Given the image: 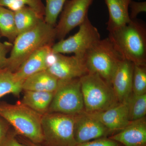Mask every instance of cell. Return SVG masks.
Instances as JSON below:
<instances>
[{
	"instance_id": "29",
	"label": "cell",
	"mask_w": 146,
	"mask_h": 146,
	"mask_svg": "<svg viewBox=\"0 0 146 146\" xmlns=\"http://www.w3.org/2000/svg\"><path fill=\"white\" fill-rule=\"evenodd\" d=\"M0 146H27L21 144L16 139L14 134L8 133L0 143Z\"/></svg>"
},
{
	"instance_id": "16",
	"label": "cell",
	"mask_w": 146,
	"mask_h": 146,
	"mask_svg": "<svg viewBox=\"0 0 146 146\" xmlns=\"http://www.w3.org/2000/svg\"><path fill=\"white\" fill-rule=\"evenodd\" d=\"M104 1L109 13L107 28L109 32L124 26L131 21L129 13L131 0Z\"/></svg>"
},
{
	"instance_id": "8",
	"label": "cell",
	"mask_w": 146,
	"mask_h": 146,
	"mask_svg": "<svg viewBox=\"0 0 146 146\" xmlns=\"http://www.w3.org/2000/svg\"><path fill=\"white\" fill-rule=\"evenodd\" d=\"M100 39V35L98 29L87 17L80 26L76 34L54 44L52 51L55 54L73 53L84 61L86 53Z\"/></svg>"
},
{
	"instance_id": "12",
	"label": "cell",
	"mask_w": 146,
	"mask_h": 146,
	"mask_svg": "<svg viewBox=\"0 0 146 146\" xmlns=\"http://www.w3.org/2000/svg\"><path fill=\"white\" fill-rule=\"evenodd\" d=\"M89 114L99 121L111 132L119 131L131 122L129 98L107 110Z\"/></svg>"
},
{
	"instance_id": "1",
	"label": "cell",
	"mask_w": 146,
	"mask_h": 146,
	"mask_svg": "<svg viewBox=\"0 0 146 146\" xmlns=\"http://www.w3.org/2000/svg\"><path fill=\"white\" fill-rule=\"evenodd\" d=\"M56 39L55 27L42 20L32 28L17 36L5 68L14 72L37 50L45 46H52Z\"/></svg>"
},
{
	"instance_id": "10",
	"label": "cell",
	"mask_w": 146,
	"mask_h": 146,
	"mask_svg": "<svg viewBox=\"0 0 146 146\" xmlns=\"http://www.w3.org/2000/svg\"><path fill=\"white\" fill-rule=\"evenodd\" d=\"M54 54V59L46 70L58 80L80 78L88 73L83 60L76 56Z\"/></svg>"
},
{
	"instance_id": "2",
	"label": "cell",
	"mask_w": 146,
	"mask_h": 146,
	"mask_svg": "<svg viewBox=\"0 0 146 146\" xmlns=\"http://www.w3.org/2000/svg\"><path fill=\"white\" fill-rule=\"evenodd\" d=\"M110 38L125 59L135 65L146 66V29L135 20L109 32Z\"/></svg>"
},
{
	"instance_id": "25",
	"label": "cell",
	"mask_w": 146,
	"mask_h": 146,
	"mask_svg": "<svg viewBox=\"0 0 146 146\" xmlns=\"http://www.w3.org/2000/svg\"><path fill=\"white\" fill-rule=\"evenodd\" d=\"M132 91L136 96L146 94V66L134 65Z\"/></svg>"
},
{
	"instance_id": "7",
	"label": "cell",
	"mask_w": 146,
	"mask_h": 146,
	"mask_svg": "<svg viewBox=\"0 0 146 146\" xmlns=\"http://www.w3.org/2000/svg\"><path fill=\"white\" fill-rule=\"evenodd\" d=\"M84 111L80 78L59 80L48 111L76 115Z\"/></svg>"
},
{
	"instance_id": "13",
	"label": "cell",
	"mask_w": 146,
	"mask_h": 146,
	"mask_svg": "<svg viewBox=\"0 0 146 146\" xmlns=\"http://www.w3.org/2000/svg\"><path fill=\"white\" fill-rule=\"evenodd\" d=\"M134 66L133 63L124 59L113 75L111 86L119 102L127 100L132 94Z\"/></svg>"
},
{
	"instance_id": "5",
	"label": "cell",
	"mask_w": 146,
	"mask_h": 146,
	"mask_svg": "<svg viewBox=\"0 0 146 146\" xmlns=\"http://www.w3.org/2000/svg\"><path fill=\"white\" fill-rule=\"evenodd\" d=\"M80 80L87 113L105 111L120 103L111 84L97 74L87 73Z\"/></svg>"
},
{
	"instance_id": "9",
	"label": "cell",
	"mask_w": 146,
	"mask_h": 146,
	"mask_svg": "<svg viewBox=\"0 0 146 146\" xmlns=\"http://www.w3.org/2000/svg\"><path fill=\"white\" fill-rule=\"evenodd\" d=\"M94 0H70L66 1L59 22L55 27L56 38L59 40L75 28L80 26L88 17L89 7Z\"/></svg>"
},
{
	"instance_id": "11",
	"label": "cell",
	"mask_w": 146,
	"mask_h": 146,
	"mask_svg": "<svg viewBox=\"0 0 146 146\" xmlns=\"http://www.w3.org/2000/svg\"><path fill=\"white\" fill-rule=\"evenodd\" d=\"M111 132L99 121L85 111L75 115L74 136L77 144L106 137Z\"/></svg>"
},
{
	"instance_id": "27",
	"label": "cell",
	"mask_w": 146,
	"mask_h": 146,
	"mask_svg": "<svg viewBox=\"0 0 146 146\" xmlns=\"http://www.w3.org/2000/svg\"><path fill=\"white\" fill-rule=\"evenodd\" d=\"M130 9L129 17L131 20H135L138 14L146 11V2H137L131 0L129 3Z\"/></svg>"
},
{
	"instance_id": "26",
	"label": "cell",
	"mask_w": 146,
	"mask_h": 146,
	"mask_svg": "<svg viewBox=\"0 0 146 146\" xmlns=\"http://www.w3.org/2000/svg\"><path fill=\"white\" fill-rule=\"evenodd\" d=\"M76 146H120V144L109 138L103 137L78 144Z\"/></svg>"
},
{
	"instance_id": "32",
	"label": "cell",
	"mask_w": 146,
	"mask_h": 146,
	"mask_svg": "<svg viewBox=\"0 0 146 146\" xmlns=\"http://www.w3.org/2000/svg\"><path fill=\"white\" fill-rule=\"evenodd\" d=\"M1 34H0V38H1Z\"/></svg>"
},
{
	"instance_id": "18",
	"label": "cell",
	"mask_w": 146,
	"mask_h": 146,
	"mask_svg": "<svg viewBox=\"0 0 146 146\" xmlns=\"http://www.w3.org/2000/svg\"><path fill=\"white\" fill-rule=\"evenodd\" d=\"M21 101L23 104L42 115L48 113L54 92L23 91Z\"/></svg>"
},
{
	"instance_id": "20",
	"label": "cell",
	"mask_w": 146,
	"mask_h": 146,
	"mask_svg": "<svg viewBox=\"0 0 146 146\" xmlns=\"http://www.w3.org/2000/svg\"><path fill=\"white\" fill-rule=\"evenodd\" d=\"M23 84L16 78L14 73L8 68H0V99L9 94L19 96L23 91Z\"/></svg>"
},
{
	"instance_id": "28",
	"label": "cell",
	"mask_w": 146,
	"mask_h": 146,
	"mask_svg": "<svg viewBox=\"0 0 146 146\" xmlns=\"http://www.w3.org/2000/svg\"><path fill=\"white\" fill-rule=\"evenodd\" d=\"M12 46L13 44L10 42H0V68L5 67L7 58V55L10 51Z\"/></svg>"
},
{
	"instance_id": "17",
	"label": "cell",
	"mask_w": 146,
	"mask_h": 146,
	"mask_svg": "<svg viewBox=\"0 0 146 146\" xmlns=\"http://www.w3.org/2000/svg\"><path fill=\"white\" fill-rule=\"evenodd\" d=\"M59 80L47 70L40 71L27 78L23 82V91L54 92L57 89Z\"/></svg>"
},
{
	"instance_id": "22",
	"label": "cell",
	"mask_w": 146,
	"mask_h": 146,
	"mask_svg": "<svg viewBox=\"0 0 146 146\" xmlns=\"http://www.w3.org/2000/svg\"><path fill=\"white\" fill-rule=\"evenodd\" d=\"M0 6L13 11L25 6L29 7L44 19L45 5L42 0H0Z\"/></svg>"
},
{
	"instance_id": "31",
	"label": "cell",
	"mask_w": 146,
	"mask_h": 146,
	"mask_svg": "<svg viewBox=\"0 0 146 146\" xmlns=\"http://www.w3.org/2000/svg\"><path fill=\"white\" fill-rule=\"evenodd\" d=\"M25 145L27 146H42L40 145V144L35 143L28 140L26 141Z\"/></svg>"
},
{
	"instance_id": "4",
	"label": "cell",
	"mask_w": 146,
	"mask_h": 146,
	"mask_svg": "<svg viewBox=\"0 0 146 146\" xmlns=\"http://www.w3.org/2000/svg\"><path fill=\"white\" fill-rule=\"evenodd\" d=\"M125 59L109 37L100 39L90 48L84 58L88 73L100 76L111 85L119 64Z\"/></svg>"
},
{
	"instance_id": "6",
	"label": "cell",
	"mask_w": 146,
	"mask_h": 146,
	"mask_svg": "<svg viewBox=\"0 0 146 146\" xmlns=\"http://www.w3.org/2000/svg\"><path fill=\"white\" fill-rule=\"evenodd\" d=\"M75 115L50 112L42 116L44 142L49 146H76L74 136Z\"/></svg>"
},
{
	"instance_id": "21",
	"label": "cell",
	"mask_w": 146,
	"mask_h": 146,
	"mask_svg": "<svg viewBox=\"0 0 146 146\" xmlns=\"http://www.w3.org/2000/svg\"><path fill=\"white\" fill-rule=\"evenodd\" d=\"M0 34L13 44L18 36L14 11L9 9L0 6Z\"/></svg>"
},
{
	"instance_id": "23",
	"label": "cell",
	"mask_w": 146,
	"mask_h": 146,
	"mask_svg": "<svg viewBox=\"0 0 146 146\" xmlns=\"http://www.w3.org/2000/svg\"><path fill=\"white\" fill-rule=\"evenodd\" d=\"M146 94L136 96L133 94L129 97V117L131 121L145 117Z\"/></svg>"
},
{
	"instance_id": "19",
	"label": "cell",
	"mask_w": 146,
	"mask_h": 146,
	"mask_svg": "<svg viewBox=\"0 0 146 146\" xmlns=\"http://www.w3.org/2000/svg\"><path fill=\"white\" fill-rule=\"evenodd\" d=\"M14 20L18 35L36 25L42 20L33 9L27 6L14 11Z\"/></svg>"
},
{
	"instance_id": "15",
	"label": "cell",
	"mask_w": 146,
	"mask_h": 146,
	"mask_svg": "<svg viewBox=\"0 0 146 146\" xmlns=\"http://www.w3.org/2000/svg\"><path fill=\"white\" fill-rule=\"evenodd\" d=\"M109 138L124 146H146V117L131 121Z\"/></svg>"
},
{
	"instance_id": "3",
	"label": "cell",
	"mask_w": 146,
	"mask_h": 146,
	"mask_svg": "<svg viewBox=\"0 0 146 146\" xmlns=\"http://www.w3.org/2000/svg\"><path fill=\"white\" fill-rule=\"evenodd\" d=\"M42 116L21 102L14 104H0V116L13 128L17 134L35 143L40 144L44 141Z\"/></svg>"
},
{
	"instance_id": "14",
	"label": "cell",
	"mask_w": 146,
	"mask_h": 146,
	"mask_svg": "<svg viewBox=\"0 0 146 146\" xmlns=\"http://www.w3.org/2000/svg\"><path fill=\"white\" fill-rule=\"evenodd\" d=\"M52 46L48 45L42 47L29 56L14 72L16 78L23 82L27 78L35 73L46 70L50 56L52 53Z\"/></svg>"
},
{
	"instance_id": "24",
	"label": "cell",
	"mask_w": 146,
	"mask_h": 146,
	"mask_svg": "<svg viewBox=\"0 0 146 146\" xmlns=\"http://www.w3.org/2000/svg\"><path fill=\"white\" fill-rule=\"evenodd\" d=\"M45 1L44 21L55 27L58 17L63 10L67 0H45Z\"/></svg>"
},
{
	"instance_id": "30",
	"label": "cell",
	"mask_w": 146,
	"mask_h": 146,
	"mask_svg": "<svg viewBox=\"0 0 146 146\" xmlns=\"http://www.w3.org/2000/svg\"><path fill=\"white\" fill-rule=\"evenodd\" d=\"M9 124L0 116V143L8 133Z\"/></svg>"
}]
</instances>
